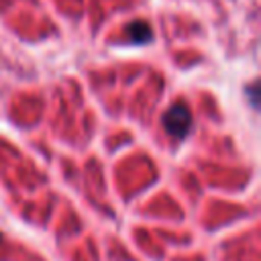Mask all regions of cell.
<instances>
[{"label": "cell", "mask_w": 261, "mask_h": 261, "mask_svg": "<svg viewBox=\"0 0 261 261\" xmlns=\"http://www.w3.org/2000/svg\"><path fill=\"white\" fill-rule=\"evenodd\" d=\"M0 57H2V55H0Z\"/></svg>", "instance_id": "obj_3"}, {"label": "cell", "mask_w": 261, "mask_h": 261, "mask_svg": "<svg viewBox=\"0 0 261 261\" xmlns=\"http://www.w3.org/2000/svg\"><path fill=\"white\" fill-rule=\"evenodd\" d=\"M163 128L175 139H184L192 128V112L184 102H177L167 108L163 114Z\"/></svg>", "instance_id": "obj_1"}, {"label": "cell", "mask_w": 261, "mask_h": 261, "mask_svg": "<svg viewBox=\"0 0 261 261\" xmlns=\"http://www.w3.org/2000/svg\"><path fill=\"white\" fill-rule=\"evenodd\" d=\"M128 33H130V39H133L135 43H145V41L151 39V29H149V24H145V22H133V24L128 27Z\"/></svg>", "instance_id": "obj_2"}]
</instances>
